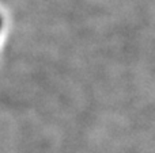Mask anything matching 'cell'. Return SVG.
I'll return each instance as SVG.
<instances>
[{
    "label": "cell",
    "instance_id": "obj_1",
    "mask_svg": "<svg viewBox=\"0 0 155 153\" xmlns=\"http://www.w3.org/2000/svg\"><path fill=\"white\" fill-rule=\"evenodd\" d=\"M0 29H2V18H0Z\"/></svg>",
    "mask_w": 155,
    "mask_h": 153
}]
</instances>
